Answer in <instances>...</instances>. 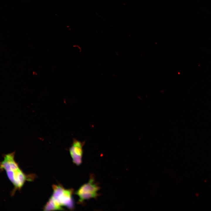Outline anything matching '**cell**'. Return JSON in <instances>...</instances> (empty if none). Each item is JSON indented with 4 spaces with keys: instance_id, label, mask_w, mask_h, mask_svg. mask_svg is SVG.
I'll use <instances>...</instances> for the list:
<instances>
[{
    "instance_id": "2",
    "label": "cell",
    "mask_w": 211,
    "mask_h": 211,
    "mask_svg": "<svg viewBox=\"0 0 211 211\" xmlns=\"http://www.w3.org/2000/svg\"><path fill=\"white\" fill-rule=\"evenodd\" d=\"M53 193L43 208L44 211L65 210L63 207L72 210L75 207L73 197L74 190L66 189L60 184L52 185Z\"/></svg>"
},
{
    "instance_id": "3",
    "label": "cell",
    "mask_w": 211,
    "mask_h": 211,
    "mask_svg": "<svg viewBox=\"0 0 211 211\" xmlns=\"http://www.w3.org/2000/svg\"><path fill=\"white\" fill-rule=\"evenodd\" d=\"M100 189L98 183L95 182L94 175L91 174L88 182L82 185L74 193L79 198L78 203L83 204L86 200L96 199L100 195L98 192Z\"/></svg>"
},
{
    "instance_id": "1",
    "label": "cell",
    "mask_w": 211,
    "mask_h": 211,
    "mask_svg": "<svg viewBox=\"0 0 211 211\" xmlns=\"http://www.w3.org/2000/svg\"><path fill=\"white\" fill-rule=\"evenodd\" d=\"M15 151L3 154V160L0 162V172L5 171L14 186L11 192L12 196L17 191L21 190L26 181H33L36 177L35 174H26L23 172L15 159Z\"/></svg>"
},
{
    "instance_id": "4",
    "label": "cell",
    "mask_w": 211,
    "mask_h": 211,
    "mask_svg": "<svg viewBox=\"0 0 211 211\" xmlns=\"http://www.w3.org/2000/svg\"><path fill=\"white\" fill-rule=\"evenodd\" d=\"M86 141L81 142L75 138L69 148V152L74 164L77 166L80 165L82 162V159L84 150L83 147Z\"/></svg>"
}]
</instances>
